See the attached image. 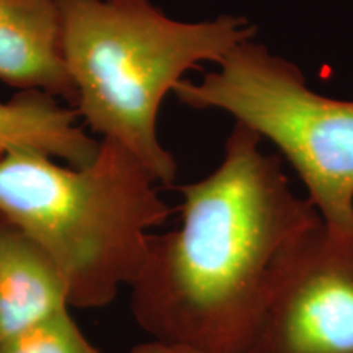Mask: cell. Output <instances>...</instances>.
<instances>
[{
  "label": "cell",
  "instance_id": "7a4b0ae2",
  "mask_svg": "<svg viewBox=\"0 0 353 353\" xmlns=\"http://www.w3.org/2000/svg\"><path fill=\"white\" fill-rule=\"evenodd\" d=\"M61 50L77 95V113L92 131L128 149L157 183L170 185L176 162L161 144L162 100L200 63L219 64L254 39L245 17L219 15L187 23L151 0H57Z\"/></svg>",
  "mask_w": 353,
  "mask_h": 353
},
{
  "label": "cell",
  "instance_id": "8992f818",
  "mask_svg": "<svg viewBox=\"0 0 353 353\" xmlns=\"http://www.w3.org/2000/svg\"><path fill=\"white\" fill-rule=\"evenodd\" d=\"M0 81L77 99L61 50L57 0H0Z\"/></svg>",
  "mask_w": 353,
  "mask_h": 353
},
{
  "label": "cell",
  "instance_id": "5b68a950",
  "mask_svg": "<svg viewBox=\"0 0 353 353\" xmlns=\"http://www.w3.org/2000/svg\"><path fill=\"white\" fill-rule=\"evenodd\" d=\"M250 353H353V236L319 221L286 249Z\"/></svg>",
  "mask_w": 353,
  "mask_h": 353
},
{
  "label": "cell",
  "instance_id": "9c48e42d",
  "mask_svg": "<svg viewBox=\"0 0 353 353\" xmlns=\"http://www.w3.org/2000/svg\"><path fill=\"white\" fill-rule=\"evenodd\" d=\"M0 353H100L87 341L68 309L12 335Z\"/></svg>",
  "mask_w": 353,
  "mask_h": 353
},
{
  "label": "cell",
  "instance_id": "277c9868",
  "mask_svg": "<svg viewBox=\"0 0 353 353\" xmlns=\"http://www.w3.org/2000/svg\"><path fill=\"white\" fill-rule=\"evenodd\" d=\"M174 94L192 108H218L270 141L307 190L322 223L353 236V100L307 87L296 64L254 39L237 44L200 82Z\"/></svg>",
  "mask_w": 353,
  "mask_h": 353
},
{
  "label": "cell",
  "instance_id": "30bf717a",
  "mask_svg": "<svg viewBox=\"0 0 353 353\" xmlns=\"http://www.w3.org/2000/svg\"><path fill=\"white\" fill-rule=\"evenodd\" d=\"M131 353H213L198 350V348L187 345H175V343H162V342H145L132 347Z\"/></svg>",
  "mask_w": 353,
  "mask_h": 353
},
{
  "label": "cell",
  "instance_id": "52a82bcc",
  "mask_svg": "<svg viewBox=\"0 0 353 353\" xmlns=\"http://www.w3.org/2000/svg\"><path fill=\"white\" fill-rule=\"evenodd\" d=\"M68 306V290L50 255L0 213V345Z\"/></svg>",
  "mask_w": 353,
  "mask_h": 353
},
{
  "label": "cell",
  "instance_id": "3957f363",
  "mask_svg": "<svg viewBox=\"0 0 353 353\" xmlns=\"http://www.w3.org/2000/svg\"><path fill=\"white\" fill-rule=\"evenodd\" d=\"M156 179L103 139L92 164L63 167L19 149L0 159V213L32 237L63 276L69 306H108L148 257L151 231L172 214Z\"/></svg>",
  "mask_w": 353,
  "mask_h": 353
},
{
  "label": "cell",
  "instance_id": "ba28073f",
  "mask_svg": "<svg viewBox=\"0 0 353 353\" xmlns=\"http://www.w3.org/2000/svg\"><path fill=\"white\" fill-rule=\"evenodd\" d=\"M77 114L39 90H26L0 103V159L12 151L30 149L63 159L76 169L92 164L100 143L77 125Z\"/></svg>",
  "mask_w": 353,
  "mask_h": 353
},
{
  "label": "cell",
  "instance_id": "6da1fadb",
  "mask_svg": "<svg viewBox=\"0 0 353 353\" xmlns=\"http://www.w3.org/2000/svg\"><path fill=\"white\" fill-rule=\"evenodd\" d=\"M244 123L213 174L183 185L182 224L151 236L132 281L131 312L152 341L213 353H250L278 263L319 223L280 156Z\"/></svg>",
  "mask_w": 353,
  "mask_h": 353
}]
</instances>
